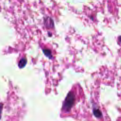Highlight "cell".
Returning <instances> with one entry per match:
<instances>
[{"instance_id": "obj_3", "label": "cell", "mask_w": 121, "mask_h": 121, "mask_svg": "<svg viewBox=\"0 0 121 121\" xmlns=\"http://www.w3.org/2000/svg\"><path fill=\"white\" fill-rule=\"evenodd\" d=\"M93 113L94 114V115L97 118H100L102 116V114L101 112L97 109H95L93 110Z\"/></svg>"}, {"instance_id": "obj_2", "label": "cell", "mask_w": 121, "mask_h": 121, "mask_svg": "<svg viewBox=\"0 0 121 121\" xmlns=\"http://www.w3.org/2000/svg\"><path fill=\"white\" fill-rule=\"evenodd\" d=\"M26 63V60L25 58H23L21 60H20L18 62V66L20 68H22L24 67Z\"/></svg>"}, {"instance_id": "obj_1", "label": "cell", "mask_w": 121, "mask_h": 121, "mask_svg": "<svg viewBox=\"0 0 121 121\" xmlns=\"http://www.w3.org/2000/svg\"><path fill=\"white\" fill-rule=\"evenodd\" d=\"M74 94L71 92H69L65 99L64 103L63 104V108L64 109V110L67 112L69 111L74 103Z\"/></svg>"}, {"instance_id": "obj_4", "label": "cell", "mask_w": 121, "mask_h": 121, "mask_svg": "<svg viewBox=\"0 0 121 121\" xmlns=\"http://www.w3.org/2000/svg\"><path fill=\"white\" fill-rule=\"evenodd\" d=\"M43 52L44 54L46 56H47L48 57H51L52 56V55H51V51L50 50H49L48 49H44L43 50Z\"/></svg>"}]
</instances>
